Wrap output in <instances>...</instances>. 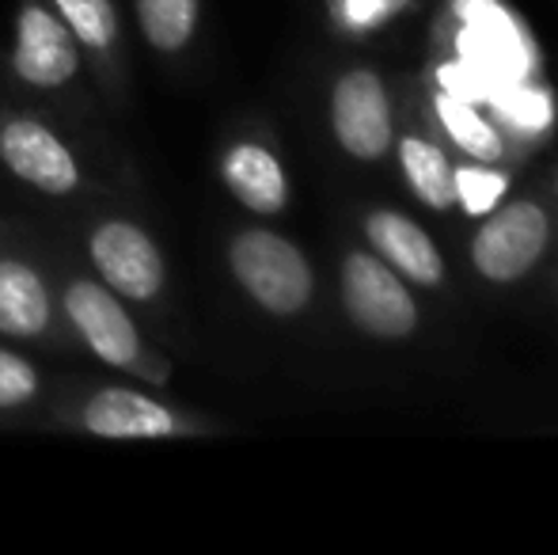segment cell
I'll return each instance as SVG.
<instances>
[{
    "mask_svg": "<svg viewBox=\"0 0 558 555\" xmlns=\"http://www.w3.org/2000/svg\"><path fill=\"white\" fill-rule=\"evenodd\" d=\"M232 270L266 312L293 316L312 297V270L289 240L266 229H247L232 240Z\"/></svg>",
    "mask_w": 558,
    "mask_h": 555,
    "instance_id": "1",
    "label": "cell"
},
{
    "mask_svg": "<svg viewBox=\"0 0 558 555\" xmlns=\"http://www.w3.org/2000/svg\"><path fill=\"white\" fill-rule=\"evenodd\" d=\"M342 297L353 324L365 327L368 335L399 339V335L414 331V324H418V312H414V301L407 297L403 281H396V275L380 260H373L365 252H353L345 260Z\"/></svg>",
    "mask_w": 558,
    "mask_h": 555,
    "instance_id": "2",
    "label": "cell"
},
{
    "mask_svg": "<svg viewBox=\"0 0 558 555\" xmlns=\"http://www.w3.org/2000/svg\"><path fill=\"white\" fill-rule=\"evenodd\" d=\"M92 263H96L99 278L114 289V293L130 297V301H153L163 289V260L160 248L153 244L145 229L133 221H104L88 240Z\"/></svg>",
    "mask_w": 558,
    "mask_h": 555,
    "instance_id": "3",
    "label": "cell"
},
{
    "mask_svg": "<svg viewBox=\"0 0 558 555\" xmlns=\"http://www.w3.org/2000/svg\"><path fill=\"white\" fill-rule=\"evenodd\" d=\"M12 69L23 84H35V88H61L73 81L81 58H76V38L65 20L43 4H23L20 23H15Z\"/></svg>",
    "mask_w": 558,
    "mask_h": 555,
    "instance_id": "4",
    "label": "cell"
},
{
    "mask_svg": "<svg viewBox=\"0 0 558 555\" xmlns=\"http://www.w3.org/2000/svg\"><path fill=\"white\" fill-rule=\"evenodd\" d=\"M547 248V217L532 202H513L478 229L471 255L490 281L521 278Z\"/></svg>",
    "mask_w": 558,
    "mask_h": 555,
    "instance_id": "5",
    "label": "cell"
},
{
    "mask_svg": "<svg viewBox=\"0 0 558 555\" xmlns=\"http://www.w3.org/2000/svg\"><path fill=\"white\" fill-rule=\"evenodd\" d=\"M0 160L23 179L46 194H73L81 186V168L65 141L53 137L35 119H12L0 130Z\"/></svg>",
    "mask_w": 558,
    "mask_h": 555,
    "instance_id": "6",
    "label": "cell"
},
{
    "mask_svg": "<svg viewBox=\"0 0 558 555\" xmlns=\"http://www.w3.org/2000/svg\"><path fill=\"white\" fill-rule=\"evenodd\" d=\"M65 312L92 347V354L104 358L107 365H133L141 358V335L111 286L73 281L65 293Z\"/></svg>",
    "mask_w": 558,
    "mask_h": 555,
    "instance_id": "7",
    "label": "cell"
},
{
    "mask_svg": "<svg viewBox=\"0 0 558 555\" xmlns=\"http://www.w3.org/2000/svg\"><path fill=\"white\" fill-rule=\"evenodd\" d=\"M335 134L345 153L357 160H376L388 148L391 114L384 99V84L368 69H353L335 88Z\"/></svg>",
    "mask_w": 558,
    "mask_h": 555,
    "instance_id": "8",
    "label": "cell"
},
{
    "mask_svg": "<svg viewBox=\"0 0 558 555\" xmlns=\"http://www.w3.org/2000/svg\"><path fill=\"white\" fill-rule=\"evenodd\" d=\"M84 430L96 437H175L179 419L163 403L130 388H104L84 403Z\"/></svg>",
    "mask_w": 558,
    "mask_h": 555,
    "instance_id": "9",
    "label": "cell"
},
{
    "mask_svg": "<svg viewBox=\"0 0 558 555\" xmlns=\"http://www.w3.org/2000/svg\"><path fill=\"white\" fill-rule=\"evenodd\" d=\"M368 240L376 252H384V260L396 263L407 278L422 281V286H437L445 275L441 255H437L434 240L418 229L414 221L399 214H373L368 217Z\"/></svg>",
    "mask_w": 558,
    "mask_h": 555,
    "instance_id": "10",
    "label": "cell"
},
{
    "mask_svg": "<svg viewBox=\"0 0 558 555\" xmlns=\"http://www.w3.org/2000/svg\"><path fill=\"white\" fill-rule=\"evenodd\" d=\"M225 183L255 214H278L289 198L286 171L263 145H235L225 156Z\"/></svg>",
    "mask_w": 558,
    "mask_h": 555,
    "instance_id": "11",
    "label": "cell"
},
{
    "mask_svg": "<svg viewBox=\"0 0 558 555\" xmlns=\"http://www.w3.org/2000/svg\"><path fill=\"white\" fill-rule=\"evenodd\" d=\"M50 324V293L20 260H0V335L35 339Z\"/></svg>",
    "mask_w": 558,
    "mask_h": 555,
    "instance_id": "12",
    "label": "cell"
},
{
    "mask_svg": "<svg viewBox=\"0 0 558 555\" xmlns=\"http://www.w3.org/2000/svg\"><path fill=\"white\" fill-rule=\"evenodd\" d=\"M460 15L468 20V50H475L478 61L498 73H524V46L517 43L513 23L490 0H460Z\"/></svg>",
    "mask_w": 558,
    "mask_h": 555,
    "instance_id": "13",
    "label": "cell"
},
{
    "mask_svg": "<svg viewBox=\"0 0 558 555\" xmlns=\"http://www.w3.org/2000/svg\"><path fill=\"white\" fill-rule=\"evenodd\" d=\"M145 38L163 53L183 50L198 27V0H137Z\"/></svg>",
    "mask_w": 558,
    "mask_h": 555,
    "instance_id": "14",
    "label": "cell"
},
{
    "mask_svg": "<svg viewBox=\"0 0 558 555\" xmlns=\"http://www.w3.org/2000/svg\"><path fill=\"white\" fill-rule=\"evenodd\" d=\"M403 168L411 186L418 191V198L434 209H448L456 202V183H452V168L441 156V148H434L429 141L407 137L403 141Z\"/></svg>",
    "mask_w": 558,
    "mask_h": 555,
    "instance_id": "15",
    "label": "cell"
},
{
    "mask_svg": "<svg viewBox=\"0 0 558 555\" xmlns=\"http://www.w3.org/2000/svg\"><path fill=\"white\" fill-rule=\"evenodd\" d=\"M53 8L61 12L76 43L92 46V50H111L114 46L118 15L111 0H53Z\"/></svg>",
    "mask_w": 558,
    "mask_h": 555,
    "instance_id": "16",
    "label": "cell"
},
{
    "mask_svg": "<svg viewBox=\"0 0 558 555\" xmlns=\"http://www.w3.org/2000/svg\"><path fill=\"white\" fill-rule=\"evenodd\" d=\"M437 111H441L445 126L452 130L456 145L468 148L475 160H498V156H501V137L494 134V130L486 126V122L478 119V114L471 111L468 104H460L456 96H441Z\"/></svg>",
    "mask_w": 558,
    "mask_h": 555,
    "instance_id": "17",
    "label": "cell"
},
{
    "mask_svg": "<svg viewBox=\"0 0 558 555\" xmlns=\"http://www.w3.org/2000/svg\"><path fill=\"white\" fill-rule=\"evenodd\" d=\"M452 183H456V198L463 202L468 214H486V209H494V202H498L501 191H506V179L494 176V171H486V168L456 171Z\"/></svg>",
    "mask_w": 558,
    "mask_h": 555,
    "instance_id": "18",
    "label": "cell"
},
{
    "mask_svg": "<svg viewBox=\"0 0 558 555\" xmlns=\"http://www.w3.org/2000/svg\"><path fill=\"white\" fill-rule=\"evenodd\" d=\"M38 393V377L20 354L0 350V408H20Z\"/></svg>",
    "mask_w": 558,
    "mask_h": 555,
    "instance_id": "19",
    "label": "cell"
},
{
    "mask_svg": "<svg viewBox=\"0 0 558 555\" xmlns=\"http://www.w3.org/2000/svg\"><path fill=\"white\" fill-rule=\"evenodd\" d=\"M338 4V20L350 31H365L384 23L388 15H396L399 8H407L411 0H335Z\"/></svg>",
    "mask_w": 558,
    "mask_h": 555,
    "instance_id": "20",
    "label": "cell"
},
{
    "mask_svg": "<svg viewBox=\"0 0 558 555\" xmlns=\"http://www.w3.org/2000/svg\"><path fill=\"white\" fill-rule=\"evenodd\" d=\"M501 111H509V119L521 122V126H544L547 122V99L529 96V92H513V96L501 104Z\"/></svg>",
    "mask_w": 558,
    "mask_h": 555,
    "instance_id": "21",
    "label": "cell"
}]
</instances>
